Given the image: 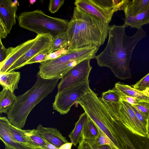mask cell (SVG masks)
Here are the masks:
<instances>
[{
	"mask_svg": "<svg viewBox=\"0 0 149 149\" xmlns=\"http://www.w3.org/2000/svg\"><path fill=\"white\" fill-rule=\"evenodd\" d=\"M17 96L6 88L0 92V113H7L12 107Z\"/></svg>",
	"mask_w": 149,
	"mask_h": 149,
	"instance_id": "cell-21",
	"label": "cell"
},
{
	"mask_svg": "<svg viewBox=\"0 0 149 149\" xmlns=\"http://www.w3.org/2000/svg\"><path fill=\"white\" fill-rule=\"evenodd\" d=\"M74 4L76 7L108 24L115 12L113 0H77Z\"/></svg>",
	"mask_w": 149,
	"mask_h": 149,
	"instance_id": "cell-8",
	"label": "cell"
},
{
	"mask_svg": "<svg viewBox=\"0 0 149 149\" xmlns=\"http://www.w3.org/2000/svg\"><path fill=\"white\" fill-rule=\"evenodd\" d=\"M17 19L21 27L37 35L50 33L53 38L60 33L66 32L69 22L68 20L49 16L38 9L23 12Z\"/></svg>",
	"mask_w": 149,
	"mask_h": 149,
	"instance_id": "cell-5",
	"label": "cell"
},
{
	"mask_svg": "<svg viewBox=\"0 0 149 149\" xmlns=\"http://www.w3.org/2000/svg\"><path fill=\"white\" fill-rule=\"evenodd\" d=\"M64 0H50L49 5L48 9L52 13L58 11L61 7L63 4Z\"/></svg>",
	"mask_w": 149,
	"mask_h": 149,
	"instance_id": "cell-32",
	"label": "cell"
},
{
	"mask_svg": "<svg viewBox=\"0 0 149 149\" xmlns=\"http://www.w3.org/2000/svg\"><path fill=\"white\" fill-rule=\"evenodd\" d=\"M132 86L134 88L141 91L149 90V72Z\"/></svg>",
	"mask_w": 149,
	"mask_h": 149,
	"instance_id": "cell-28",
	"label": "cell"
},
{
	"mask_svg": "<svg viewBox=\"0 0 149 149\" xmlns=\"http://www.w3.org/2000/svg\"><path fill=\"white\" fill-rule=\"evenodd\" d=\"M68 43L66 33H60L53 38L49 52L51 54L64 48H66Z\"/></svg>",
	"mask_w": 149,
	"mask_h": 149,
	"instance_id": "cell-24",
	"label": "cell"
},
{
	"mask_svg": "<svg viewBox=\"0 0 149 149\" xmlns=\"http://www.w3.org/2000/svg\"><path fill=\"white\" fill-rule=\"evenodd\" d=\"M17 1L0 0V20L9 33L13 26L16 24V12L18 9Z\"/></svg>",
	"mask_w": 149,
	"mask_h": 149,
	"instance_id": "cell-12",
	"label": "cell"
},
{
	"mask_svg": "<svg viewBox=\"0 0 149 149\" xmlns=\"http://www.w3.org/2000/svg\"><path fill=\"white\" fill-rule=\"evenodd\" d=\"M88 117L85 112L82 113L75 123L74 129L68 135L71 143L76 147L78 143L84 140L83 130Z\"/></svg>",
	"mask_w": 149,
	"mask_h": 149,
	"instance_id": "cell-19",
	"label": "cell"
},
{
	"mask_svg": "<svg viewBox=\"0 0 149 149\" xmlns=\"http://www.w3.org/2000/svg\"><path fill=\"white\" fill-rule=\"evenodd\" d=\"M131 107L138 120L144 127L146 128L148 117L133 106L131 105Z\"/></svg>",
	"mask_w": 149,
	"mask_h": 149,
	"instance_id": "cell-34",
	"label": "cell"
},
{
	"mask_svg": "<svg viewBox=\"0 0 149 149\" xmlns=\"http://www.w3.org/2000/svg\"><path fill=\"white\" fill-rule=\"evenodd\" d=\"M42 149L39 148H36V149Z\"/></svg>",
	"mask_w": 149,
	"mask_h": 149,
	"instance_id": "cell-43",
	"label": "cell"
},
{
	"mask_svg": "<svg viewBox=\"0 0 149 149\" xmlns=\"http://www.w3.org/2000/svg\"><path fill=\"white\" fill-rule=\"evenodd\" d=\"M20 78V73L12 71L0 73V84L3 88L8 89L14 93L18 88Z\"/></svg>",
	"mask_w": 149,
	"mask_h": 149,
	"instance_id": "cell-17",
	"label": "cell"
},
{
	"mask_svg": "<svg viewBox=\"0 0 149 149\" xmlns=\"http://www.w3.org/2000/svg\"><path fill=\"white\" fill-rule=\"evenodd\" d=\"M68 51V49L64 48L62 49L54 52L48 55L46 57L45 61L56 58L65 54Z\"/></svg>",
	"mask_w": 149,
	"mask_h": 149,
	"instance_id": "cell-35",
	"label": "cell"
},
{
	"mask_svg": "<svg viewBox=\"0 0 149 149\" xmlns=\"http://www.w3.org/2000/svg\"><path fill=\"white\" fill-rule=\"evenodd\" d=\"M100 47L95 45L68 49L65 54L40 63L38 73L43 78L61 79L71 68L81 61L95 58Z\"/></svg>",
	"mask_w": 149,
	"mask_h": 149,
	"instance_id": "cell-4",
	"label": "cell"
},
{
	"mask_svg": "<svg viewBox=\"0 0 149 149\" xmlns=\"http://www.w3.org/2000/svg\"><path fill=\"white\" fill-rule=\"evenodd\" d=\"M97 149H116L114 148L110 147L108 145H105L99 146Z\"/></svg>",
	"mask_w": 149,
	"mask_h": 149,
	"instance_id": "cell-40",
	"label": "cell"
},
{
	"mask_svg": "<svg viewBox=\"0 0 149 149\" xmlns=\"http://www.w3.org/2000/svg\"><path fill=\"white\" fill-rule=\"evenodd\" d=\"M94 140L84 139L79 143L78 149H97L98 147Z\"/></svg>",
	"mask_w": 149,
	"mask_h": 149,
	"instance_id": "cell-30",
	"label": "cell"
},
{
	"mask_svg": "<svg viewBox=\"0 0 149 149\" xmlns=\"http://www.w3.org/2000/svg\"><path fill=\"white\" fill-rule=\"evenodd\" d=\"M6 149H12V148H9L7 147H6Z\"/></svg>",
	"mask_w": 149,
	"mask_h": 149,
	"instance_id": "cell-42",
	"label": "cell"
},
{
	"mask_svg": "<svg viewBox=\"0 0 149 149\" xmlns=\"http://www.w3.org/2000/svg\"><path fill=\"white\" fill-rule=\"evenodd\" d=\"M10 128L11 134L18 142L31 149L39 148L27 136L24 130L15 127L10 124Z\"/></svg>",
	"mask_w": 149,
	"mask_h": 149,
	"instance_id": "cell-22",
	"label": "cell"
},
{
	"mask_svg": "<svg viewBox=\"0 0 149 149\" xmlns=\"http://www.w3.org/2000/svg\"><path fill=\"white\" fill-rule=\"evenodd\" d=\"M115 86L125 95L134 97L140 101L149 102V90L141 91L132 87L119 82L116 83Z\"/></svg>",
	"mask_w": 149,
	"mask_h": 149,
	"instance_id": "cell-18",
	"label": "cell"
},
{
	"mask_svg": "<svg viewBox=\"0 0 149 149\" xmlns=\"http://www.w3.org/2000/svg\"><path fill=\"white\" fill-rule=\"evenodd\" d=\"M36 39V36L34 39L28 40L15 47H13L6 59L0 63V73L7 72L10 68L31 47Z\"/></svg>",
	"mask_w": 149,
	"mask_h": 149,
	"instance_id": "cell-13",
	"label": "cell"
},
{
	"mask_svg": "<svg viewBox=\"0 0 149 149\" xmlns=\"http://www.w3.org/2000/svg\"><path fill=\"white\" fill-rule=\"evenodd\" d=\"M36 130L43 138L58 148L63 144L68 142L57 128L44 127L40 124L37 126Z\"/></svg>",
	"mask_w": 149,
	"mask_h": 149,
	"instance_id": "cell-15",
	"label": "cell"
},
{
	"mask_svg": "<svg viewBox=\"0 0 149 149\" xmlns=\"http://www.w3.org/2000/svg\"><path fill=\"white\" fill-rule=\"evenodd\" d=\"M98 128L99 134L97 138L94 140L97 146L99 147L108 145L111 147L114 148L107 136L98 127Z\"/></svg>",
	"mask_w": 149,
	"mask_h": 149,
	"instance_id": "cell-27",
	"label": "cell"
},
{
	"mask_svg": "<svg viewBox=\"0 0 149 149\" xmlns=\"http://www.w3.org/2000/svg\"><path fill=\"white\" fill-rule=\"evenodd\" d=\"M0 63H1L6 59L13 47H9L6 49L3 45L1 39H0Z\"/></svg>",
	"mask_w": 149,
	"mask_h": 149,
	"instance_id": "cell-33",
	"label": "cell"
},
{
	"mask_svg": "<svg viewBox=\"0 0 149 149\" xmlns=\"http://www.w3.org/2000/svg\"><path fill=\"white\" fill-rule=\"evenodd\" d=\"M132 106L148 118L149 116V102L139 101L137 104Z\"/></svg>",
	"mask_w": 149,
	"mask_h": 149,
	"instance_id": "cell-31",
	"label": "cell"
},
{
	"mask_svg": "<svg viewBox=\"0 0 149 149\" xmlns=\"http://www.w3.org/2000/svg\"><path fill=\"white\" fill-rule=\"evenodd\" d=\"M126 27L139 28L149 23V8L146 11L135 16H128L123 19Z\"/></svg>",
	"mask_w": 149,
	"mask_h": 149,
	"instance_id": "cell-20",
	"label": "cell"
},
{
	"mask_svg": "<svg viewBox=\"0 0 149 149\" xmlns=\"http://www.w3.org/2000/svg\"><path fill=\"white\" fill-rule=\"evenodd\" d=\"M124 24L109 26L107 46L95 57L99 66L109 68L116 77L123 80L132 78L129 65L132 52L138 42L146 36L140 27L133 36H127Z\"/></svg>",
	"mask_w": 149,
	"mask_h": 149,
	"instance_id": "cell-1",
	"label": "cell"
},
{
	"mask_svg": "<svg viewBox=\"0 0 149 149\" xmlns=\"http://www.w3.org/2000/svg\"><path fill=\"white\" fill-rule=\"evenodd\" d=\"M50 48L46 49L36 56L28 62L27 65L35 63H41L45 61L46 57L50 54L49 52Z\"/></svg>",
	"mask_w": 149,
	"mask_h": 149,
	"instance_id": "cell-29",
	"label": "cell"
},
{
	"mask_svg": "<svg viewBox=\"0 0 149 149\" xmlns=\"http://www.w3.org/2000/svg\"><path fill=\"white\" fill-rule=\"evenodd\" d=\"M149 8V0H129L123 10L125 17L133 16L146 11Z\"/></svg>",
	"mask_w": 149,
	"mask_h": 149,
	"instance_id": "cell-16",
	"label": "cell"
},
{
	"mask_svg": "<svg viewBox=\"0 0 149 149\" xmlns=\"http://www.w3.org/2000/svg\"><path fill=\"white\" fill-rule=\"evenodd\" d=\"M118 91L120 99L127 102L132 105L136 104L140 101L134 97L125 95L119 90Z\"/></svg>",
	"mask_w": 149,
	"mask_h": 149,
	"instance_id": "cell-36",
	"label": "cell"
},
{
	"mask_svg": "<svg viewBox=\"0 0 149 149\" xmlns=\"http://www.w3.org/2000/svg\"><path fill=\"white\" fill-rule=\"evenodd\" d=\"M100 97L102 101L109 103L118 102L121 100L118 90L115 86L103 92Z\"/></svg>",
	"mask_w": 149,
	"mask_h": 149,
	"instance_id": "cell-26",
	"label": "cell"
},
{
	"mask_svg": "<svg viewBox=\"0 0 149 149\" xmlns=\"http://www.w3.org/2000/svg\"><path fill=\"white\" fill-rule=\"evenodd\" d=\"M91 59H85L69 70L61 79L58 85V91L77 83L88 81L92 67L90 65Z\"/></svg>",
	"mask_w": 149,
	"mask_h": 149,
	"instance_id": "cell-9",
	"label": "cell"
},
{
	"mask_svg": "<svg viewBox=\"0 0 149 149\" xmlns=\"http://www.w3.org/2000/svg\"><path fill=\"white\" fill-rule=\"evenodd\" d=\"M8 33L2 22L0 20V39L6 38Z\"/></svg>",
	"mask_w": 149,
	"mask_h": 149,
	"instance_id": "cell-37",
	"label": "cell"
},
{
	"mask_svg": "<svg viewBox=\"0 0 149 149\" xmlns=\"http://www.w3.org/2000/svg\"><path fill=\"white\" fill-rule=\"evenodd\" d=\"M47 149H58L59 148L49 143L46 141Z\"/></svg>",
	"mask_w": 149,
	"mask_h": 149,
	"instance_id": "cell-39",
	"label": "cell"
},
{
	"mask_svg": "<svg viewBox=\"0 0 149 149\" xmlns=\"http://www.w3.org/2000/svg\"><path fill=\"white\" fill-rule=\"evenodd\" d=\"M120 141L123 149H149V138L134 133L124 126Z\"/></svg>",
	"mask_w": 149,
	"mask_h": 149,
	"instance_id": "cell-11",
	"label": "cell"
},
{
	"mask_svg": "<svg viewBox=\"0 0 149 149\" xmlns=\"http://www.w3.org/2000/svg\"><path fill=\"white\" fill-rule=\"evenodd\" d=\"M10 123L6 117L0 118V138L6 147L13 149H31L17 141L11 134Z\"/></svg>",
	"mask_w": 149,
	"mask_h": 149,
	"instance_id": "cell-14",
	"label": "cell"
},
{
	"mask_svg": "<svg viewBox=\"0 0 149 149\" xmlns=\"http://www.w3.org/2000/svg\"><path fill=\"white\" fill-rule=\"evenodd\" d=\"M99 134L98 127L88 117L83 129L84 139L95 140Z\"/></svg>",
	"mask_w": 149,
	"mask_h": 149,
	"instance_id": "cell-23",
	"label": "cell"
},
{
	"mask_svg": "<svg viewBox=\"0 0 149 149\" xmlns=\"http://www.w3.org/2000/svg\"><path fill=\"white\" fill-rule=\"evenodd\" d=\"M24 131L27 136L39 148L47 149L46 140L39 134L36 129L24 130Z\"/></svg>",
	"mask_w": 149,
	"mask_h": 149,
	"instance_id": "cell-25",
	"label": "cell"
},
{
	"mask_svg": "<svg viewBox=\"0 0 149 149\" xmlns=\"http://www.w3.org/2000/svg\"><path fill=\"white\" fill-rule=\"evenodd\" d=\"M36 37L37 39L31 47L10 68L7 72L14 71L27 65L28 62L36 56L50 48L53 38L51 34L37 35Z\"/></svg>",
	"mask_w": 149,
	"mask_h": 149,
	"instance_id": "cell-10",
	"label": "cell"
},
{
	"mask_svg": "<svg viewBox=\"0 0 149 149\" xmlns=\"http://www.w3.org/2000/svg\"><path fill=\"white\" fill-rule=\"evenodd\" d=\"M90 89L88 80L58 91L52 104L53 109L60 114H67L72 106L77 103Z\"/></svg>",
	"mask_w": 149,
	"mask_h": 149,
	"instance_id": "cell-7",
	"label": "cell"
},
{
	"mask_svg": "<svg viewBox=\"0 0 149 149\" xmlns=\"http://www.w3.org/2000/svg\"><path fill=\"white\" fill-rule=\"evenodd\" d=\"M147 137L149 138V116L148 118L147 124Z\"/></svg>",
	"mask_w": 149,
	"mask_h": 149,
	"instance_id": "cell-41",
	"label": "cell"
},
{
	"mask_svg": "<svg viewBox=\"0 0 149 149\" xmlns=\"http://www.w3.org/2000/svg\"><path fill=\"white\" fill-rule=\"evenodd\" d=\"M101 101L116 118L133 133L147 136V128L138 120L131 105L122 100L118 102L109 103Z\"/></svg>",
	"mask_w": 149,
	"mask_h": 149,
	"instance_id": "cell-6",
	"label": "cell"
},
{
	"mask_svg": "<svg viewBox=\"0 0 149 149\" xmlns=\"http://www.w3.org/2000/svg\"><path fill=\"white\" fill-rule=\"evenodd\" d=\"M72 144L71 143H67L61 146L58 149H71Z\"/></svg>",
	"mask_w": 149,
	"mask_h": 149,
	"instance_id": "cell-38",
	"label": "cell"
},
{
	"mask_svg": "<svg viewBox=\"0 0 149 149\" xmlns=\"http://www.w3.org/2000/svg\"><path fill=\"white\" fill-rule=\"evenodd\" d=\"M109 26V24L75 7L66 32L68 43L66 48L92 45L100 47L108 36Z\"/></svg>",
	"mask_w": 149,
	"mask_h": 149,
	"instance_id": "cell-2",
	"label": "cell"
},
{
	"mask_svg": "<svg viewBox=\"0 0 149 149\" xmlns=\"http://www.w3.org/2000/svg\"><path fill=\"white\" fill-rule=\"evenodd\" d=\"M59 80L44 79L38 73L34 85L23 94L17 96L12 107L7 113L10 124L22 129L32 110L54 91Z\"/></svg>",
	"mask_w": 149,
	"mask_h": 149,
	"instance_id": "cell-3",
	"label": "cell"
}]
</instances>
